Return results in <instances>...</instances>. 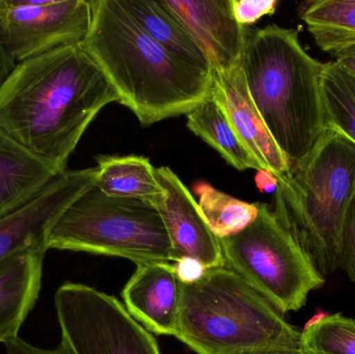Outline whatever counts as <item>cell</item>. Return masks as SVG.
Listing matches in <instances>:
<instances>
[{
	"mask_svg": "<svg viewBox=\"0 0 355 354\" xmlns=\"http://www.w3.org/2000/svg\"><path fill=\"white\" fill-rule=\"evenodd\" d=\"M119 96L80 45L18 62L0 87V127L35 155L67 170L81 137Z\"/></svg>",
	"mask_w": 355,
	"mask_h": 354,
	"instance_id": "obj_1",
	"label": "cell"
},
{
	"mask_svg": "<svg viewBox=\"0 0 355 354\" xmlns=\"http://www.w3.org/2000/svg\"><path fill=\"white\" fill-rule=\"evenodd\" d=\"M92 21L81 48L95 60L143 126L189 114L211 97V71L164 49L121 6L92 0Z\"/></svg>",
	"mask_w": 355,
	"mask_h": 354,
	"instance_id": "obj_2",
	"label": "cell"
},
{
	"mask_svg": "<svg viewBox=\"0 0 355 354\" xmlns=\"http://www.w3.org/2000/svg\"><path fill=\"white\" fill-rule=\"evenodd\" d=\"M323 66L295 29L271 24L248 35L241 60L248 93L290 166L304 159L324 131Z\"/></svg>",
	"mask_w": 355,
	"mask_h": 354,
	"instance_id": "obj_3",
	"label": "cell"
},
{
	"mask_svg": "<svg viewBox=\"0 0 355 354\" xmlns=\"http://www.w3.org/2000/svg\"><path fill=\"white\" fill-rule=\"evenodd\" d=\"M277 181L275 215L323 276L337 272L355 189V143L325 129L312 151Z\"/></svg>",
	"mask_w": 355,
	"mask_h": 354,
	"instance_id": "obj_4",
	"label": "cell"
},
{
	"mask_svg": "<svg viewBox=\"0 0 355 354\" xmlns=\"http://www.w3.org/2000/svg\"><path fill=\"white\" fill-rule=\"evenodd\" d=\"M175 338L198 354L304 351L302 332L227 267L181 284Z\"/></svg>",
	"mask_w": 355,
	"mask_h": 354,
	"instance_id": "obj_5",
	"label": "cell"
},
{
	"mask_svg": "<svg viewBox=\"0 0 355 354\" xmlns=\"http://www.w3.org/2000/svg\"><path fill=\"white\" fill-rule=\"evenodd\" d=\"M47 247L124 258L137 265L172 262L170 237L156 206L149 200L108 197L96 185L60 216Z\"/></svg>",
	"mask_w": 355,
	"mask_h": 354,
	"instance_id": "obj_6",
	"label": "cell"
},
{
	"mask_svg": "<svg viewBox=\"0 0 355 354\" xmlns=\"http://www.w3.org/2000/svg\"><path fill=\"white\" fill-rule=\"evenodd\" d=\"M219 243L225 267L282 314L300 311L310 293L325 284L267 204L259 203L258 216L248 228Z\"/></svg>",
	"mask_w": 355,
	"mask_h": 354,
	"instance_id": "obj_7",
	"label": "cell"
},
{
	"mask_svg": "<svg viewBox=\"0 0 355 354\" xmlns=\"http://www.w3.org/2000/svg\"><path fill=\"white\" fill-rule=\"evenodd\" d=\"M54 303L60 341L72 354H162L153 334L112 295L67 282Z\"/></svg>",
	"mask_w": 355,
	"mask_h": 354,
	"instance_id": "obj_8",
	"label": "cell"
},
{
	"mask_svg": "<svg viewBox=\"0 0 355 354\" xmlns=\"http://www.w3.org/2000/svg\"><path fill=\"white\" fill-rule=\"evenodd\" d=\"M91 21L87 0H0V35L17 64L56 48L80 45Z\"/></svg>",
	"mask_w": 355,
	"mask_h": 354,
	"instance_id": "obj_9",
	"label": "cell"
},
{
	"mask_svg": "<svg viewBox=\"0 0 355 354\" xmlns=\"http://www.w3.org/2000/svg\"><path fill=\"white\" fill-rule=\"evenodd\" d=\"M98 168L67 170L35 199L0 218V263L28 249L48 251L52 229L64 212L95 186Z\"/></svg>",
	"mask_w": 355,
	"mask_h": 354,
	"instance_id": "obj_10",
	"label": "cell"
},
{
	"mask_svg": "<svg viewBox=\"0 0 355 354\" xmlns=\"http://www.w3.org/2000/svg\"><path fill=\"white\" fill-rule=\"evenodd\" d=\"M156 179L164 193L151 202L159 211L170 237L171 261L193 258L208 269L225 267L219 239L207 224L189 189L168 166L156 168Z\"/></svg>",
	"mask_w": 355,
	"mask_h": 354,
	"instance_id": "obj_11",
	"label": "cell"
},
{
	"mask_svg": "<svg viewBox=\"0 0 355 354\" xmlns=\"http://www.w3.org/2000/svg\"><path fill=\"white\" fill-rule=\"evenodd\" d=\"M207 56L211 70L227 72L241 64L250 29L234 18L231 0H162Z\"/></svg>",
	"mask_w": 355,
	"mask_h": 354,
	"instance_id": "obj_12",
	"label": "cell"
},
{
	"mask_svg": "<svg viewBox=\"0 0 355 354\" xmlns=\"http://www.w3.org/2000/svg\"><path fill=\"white\" fill-rule=\"evenodd\" d=\"M211 98L264 170H270L277 178L290 170L289 161L273 141L250 98L241 64L227 72L211 70Z\"/></svg>",
	"mask_w": 355,
	"mask_h": 354,
	"instance_id": "obj_13",
	"label": "cell"
},
{
	"mask_svg": "<svg viewBox=\"0 0 355 354\" xmlns=\"http://www.w3.org/2000/svg\"><path fill=\"white\" fill-rule=\"evenodd\" d=\"M131 316L158 336L175 337L181 301V285L171 263L137 265L122 292Z\"/></svg>",
	"mask_w": 355,
	"mask_h": 354,
	"instance_id": "obj_14",
	"label": "cell"
},
{
	"mask_svg": "<svg viewBox=\"0 0 355 354\" xmlns=\"http://www.w3.org/2000/svg\"><path fill=\"white\" fill-rule=\"evenodd\" d=\"M44 249H28L0 263V343L18 337L42 286Z\"/></svg>",
	"mask_w": 355,
	"mask_h": 354,
	"instance_id": "obj_15",
	"label": "cell"
},
{
	"mask_svg": "<svg viewBox=\"0 0 355 354\" xmlns=\"http://www.w3.org/2000/svg\"><path fill=\"white\" fill-rule=\"evenodd\" d=\"M60 174L0 127V218L35 199Z\"/></svg>",
	"mask_w": 355,
	"mask_h": 354,
	"instance_id": "obj_16",
	"label": "cell"
},
{
	"mask_svg": "<svg viewBox=\"0 0 355 354\" xmlns=\"http://www.w3.org/2000/svg\"><path fill=\"white\" fill-rule=\"evenodd\" d=\"M119 2L150 37L173 55L196 68L211 71L204 51L162 0H119Z\"/></svg>",
	"mask_w": 355,
	"mask_h": 354,
	"instance_id": "obj_17",
	"label": "cell"
},
{
	"mask_svg": "<svg viewBox=\"0 0 355 354\" xmlns=\"http://www.w3.org/2000/svg\"><path fill=\"white\" fill-rule=\"evenodd\" d=\"M96 186L108 197L152 200L164 195L149 158L139 155L96 157Z\"/></svg>",
	"mask_w": 355,
	"mask_h": 354,
	"instance_id": "obj_18",
	"label": "cell"
},
{
	"mask_svg": "<svg viewBox=\"0 0 355 354\" xmlns=\"http://www.w3.org/2000/svg\"><path fill=\"white\" fill-rule=\"evenodd\" d=\"M298 10L323 52L335 55L355 45V0H312Z\"/></svg>",
	"mask_w": 355,
	"mask_h": 354,
	"instance_id": "obj_19",
	"label": "cell"
},
{
	"mask_svg": "<svg viewBox=\"0 0 355 354\" xmlns=\"http://www.w3.org/2000/svg\"><path fill=\"white\" fill-rule=\"evenodd\" d=\"M186 116L188 129L216 150L230 166L239 170H264L242 143L229 118L212 98L202 102Z\"/></svg>",
	"mask_w": 355,
	"mask_h": 354,
	"instance_id": "obj_20",
	"label": "cell"
},
{
	"mask_svg": "<svg viewBox=\"0 0 355 354\" xmlns=\"http://www.w3.org/2000/svg\"><path fill=\"white\" fill-rule=\"evenodd\" d=\"M198 207L218 239L233 236L248 228L259 213V203L250 204L217 191L207 183L196 185Z\"/></svg>",
	"mask_w": 355,
	"mask_h": 354,
	"instance_id": "obj_21",
	"label": "cell"
},
{
	"mask_svg": "<svg viewBox=\"0 0 355 354\" xmlns=\"http://www.w3.org/2000/svg\"><path fill=\"white\" fill-rule=\"evenodd\" d=\"M323 125L355 143V78L334 62H325L321 76Z\"/></svg>",
	"mask_w": 355,
	"mask_h": 354,
	"instance_id": "obj_22",
	"label": "cell"
},
{
	"mask_svg": "<svg viewBox=\"0 0 355 354\" xmlns=\"http://www.w3.org/2000/svg\"><path fill=\"white\" fill-rule=\"evenodd\" d=\"M306 354H355V319L343 314L321 316L302 332Z\"/></svg>",
	"mask_w": 355,
	"mask_h": 354,
	"instance_id": "obj_23",
	"label": "cell"
},
{
	"mask_svg": "<svg viewBox=\"0 0 355 354\" xmlns=\"http://www.w3.org/2000/svg\"><path fill=\"white\" fill-rule=\"evenodd\" d=\"M234 18L242 26H250L277 10V0H231Z\"/></svg>",
	"mask_w": 355,
	"mask_h": 354,
	"instance_id": "obj_24",
	"label": "cell"
},
{
	"mask_svg": "<svg viewBox=\"0 0 355 354\" xmlns=\"http://www.w3.org/2000/svg\"><path fill=\"white\" fill-rule=\"evenodd\" d=\"M342 267L355 284V189L342 229Z\"/></svg>",
	"mask_w": 355,
	"mask_h": 354,
	"instance_id": "obj_25",
	"label": "cell"
},
{
	"mask_svg": "<svg viewBox=\"0 0 355 354\" xmlns=\"http://www.w3.org/2000/svg\"><path fill=\"white\" fill-rule=\"evenodd\" d=\"M175 274L181 284H194L204 278L208 268L193 258H182L174 264Z\"/></svg>",
	"mask_w": 355,
	"mask_h": 354,
	"instance_id": "obj_26",
	"label": "cell"
},
{
	"mask_svg": "<svg viewBox=\"0 0 355 354\" xmlns=\"http://www.w3.org/2000/svg\"><path fill=\"white\" fill-rule=\"evenodd\" d=\"M6 354H72L64 342L60 341V345L53 349L40 348L29 344L26 341L16 337L4 343Z\"/></svg>",
	"mask_w": 355,
	"mask_h": 354,
	"instance_id": "obj_27",
	"label": "cell"
},
{
	"mask_svg": "<svg viewBox=\"0 0 355 354\" xmlns=\"http://www.w3.org/2000/svg\"><path fill=\"white\" fill-rule=\"evenodd\" d=\"M334 56L336 58L334 62L355 78V45L342 50Z\"/></svg>",
	"mask_w": 355,
	"mask_h": 354,
	"instance_id": "obj_28",
	"label": "cell"
},
{
	"mask_svg": "<svg viewBox=\"0 0 355 354\" xmlns=\"http://www.w3.org/2000/svg\"><path fill=\"white\" fill-rule=\"evenodd\" d=\"M17 62L10 55L0 35V87L16 68Z\"/></svg>",
	"mask_w": 355,
	"mask_h": 354,
	"instance_id": "obj_29",
	"label": "cell"
},
{
	"mask_svg": "<svg viewBox=\"0 0 355 354\" xmlns=\"http://www.w3.org/2000/svg\"><path fill=\"white\" fill-rule=\"evenodd\" d=\"M277 177L270 170H258L256 175V185L261 193H275L277 188Z\"/></svg>",
	"mask_w": 355,
	"mask_h": 354,
	"instance_id": "obj_30",
	"label": "cell"
},
{
	"mask_svg": "<svg viewBox=\"0 0 355 354\" xmlns=\"http://www.w3.org/2000/svg\"><path fill=\"white\" fill-rule=\"evenodd\" d=\"M252 354H306L304 351H261Z\"/></svg>",
	"mask_w": 355,
	"mask_h": 354,
	"instance_id": "obj_31",
	"label": "cell"
}]
</instances>
